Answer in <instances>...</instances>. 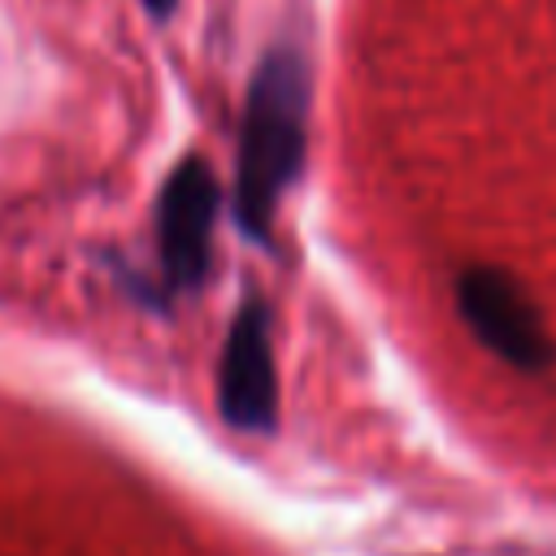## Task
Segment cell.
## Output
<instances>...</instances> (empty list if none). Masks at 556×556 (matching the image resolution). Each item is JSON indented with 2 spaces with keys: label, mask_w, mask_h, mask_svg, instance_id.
<instances>
[{
  "label": "cell",
  "mask_w": 556,
  "mask_h": 556,
  "mask_svg": "<svg viewBox=\"0 0 556 556\" xmlns=\"http://www.w3.org/2000/svg\"><path fill=\"white\" fill-rule=\"evenodd\" d=\"M308 148V65L295 48H269L252 74L235 169V222L256 243H269V226L282 191L300 178Z\"/></svg>",
  "instance_id": "obj_1"
},
{
  "label": "cell",
  "mask_w": 556,
  "mask_h": 556,
  "mask_svg": "<svg viewBox=\"0 0 556 556\" xmlns=\"http://www.w3.org/2000/svg\"><path fill=\"white\" fill-rule=\"evenodd\" d=\"M456 308H460L465 326L473 330V339L482 348H491L500 361H508L513 369L539 374L556 361V343L543 326L539 304L508 269H495V265L460 269Z\"/></svg>",
  "instance_id": "obj_2"
},
{
  "label": "cell",
  "mask_w": 556,
  "mask_h": 556,
  "mask_svg": "<svg viewBox=\"0 0 556 556\" xmlns=\"http://www.w3.org/2000/svg\"><path fill=\"white\" fill-rule=\"evenodd\" d=\"M222 187L200 156H182L156 195V252L174 291H195L213 265V222Z\"/></svg>",
  "instance_id": "obj_3"
},
{
  "label": "cell",
  "mask_w": 556,
  "mask_h": 556,
  "mask_svg": "<svg viewBox=\"0 0 556 556\" xmlns=\"http://www.w3.org/2000/svg\"><path fill=\"white\" fill-rule=\"evenodd\" d=\"M217 408L235 430H274L278 421V374L269 343V304L248 295L235 308V321L217 361Z\"/></svg>",
  "instance_id": "obj_4"
},
{
  "label": "cell",
  "mask_w": 556,
  "mask_h": 556,
  "mask_svg": "<svg viewBox=\"0 0 556 556\" xmlns=\"http://www.w3.org/2000/svg\"><path fill=\"white\" fill-rule=\"evenodd\" d=\"M174 4H178V0H143V9H148L152 17H169V13H174Z\"/></svg>",
  "instance_id": "obj_5"
}]
</instances>
